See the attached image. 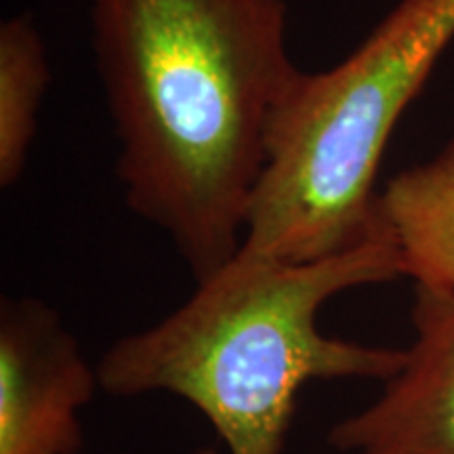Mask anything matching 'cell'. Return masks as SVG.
I'll list each match as a JSON object with an SVG mask.
<instances>
[{
	"label": "cell",
	"instance_id": "1",
	"mask_svg": "<svg viewBox=\"0 0 454 454\" xmlns=\"http://www.w3.org/2000/svg\"><path fill=\"white\" fill-rule=\"evenodd\" d=\"M127 207L196 282L240 251L276 112L301 72L284 0H87Z\"/></svg>",
	"mask_w": 454,
	"mask_h": 454
},
{
	"label": "cell",
	"instance_id": "2",
	"mask_svg": "<svg viewBox=\"0 0 454 454\" xmlns=\"http://www.w3.org/2000/svg\"><path fill=\"white\" fill-rule=\"evenodd\" d=\"M404 278L389 227L303 263L236 254L156 325L99 357L101 391L168 394L196 408L227 454H284L299 394L316 381H387L404 349L326 334L317 316L340 293Z\"/></svg>",
	"mask_w": 454,
	"mask_h": 454
},
{
	"label": "cell",
	"instance_id": "3",
	"mask_svg": "<svg viewBox=\"0 0 454 454\" xmlns=\"http://www.w3.org/2000/svg\"><path fill=\"white\" fill-rule=\"evenodd\" d=\"M452 43L454 0H397L343 61L301 72L271 122L238 254L303 263L381 234L385 150Z\"/></svg>",
	"mask_w": 454,
	"mask_h": 454
},
{
	"label": "cell",
	"instance_id": "4",
	"mask_svg": "<svg viewBox=\"0 0 454 454\" xmlns=\"http://www.w3.org/2000/svg\"><path fill=\"white\" fill-rule=\"evenodd\" d=\"M101 389L98 364L41 299L0 305V454H78L82 412Z\"/></svg>",
	"mask_w": 454,
	"mask_h": 454
},
{
	"label": "cell",
	"instance_id": "5",
	"mask_svg": "<svg viewBox=\"0 0 454 454\" xmlns=\"http://www.w3.org/2000/svg\"><path fill=\"white\" fill-rule=\"evenodd\" d=\"M412 340L371 404L328 431L339 454H454V293L414 286Z\"/></svg>",
	"mask_w": 454,
	"mask_h": 454
},
{
	"label": "cell",
	"instance_id": "6",
	"mask_svg": "<svg viewBox=\"0 0 454 454\" xmlns=\"http://www.w3.org/2000/svg\"><path fill=\"white\" fill-rule=\"evenodd\" d=\"M379 208L414 286L454 293V139L379 192Z\"/></svg>",
	"mask_w": 454,
	"mask_h": 454
},
{
	"label": "cell",
	"instance_id": "7",
	"mask_svg": "<svg viewBox=\"0 0 454 454\" xmlns=\"http://www.w3.org/2000/svg\"><path fill=\"white\" fill-rule=\"evenodd\" d=\"M51 84L43 34L30 13L0 24V185L13 187L27 167L38 112Z\"/></svg>",
	"mask_w": 454,
	"mask_h": 454
},
{
	"label": "cell",
	"instance_id": "8",
	"mask_svg": "<svg viewBox=\"0 0 454 454\" xmlns=\"http://www.w3.org/2000/svg\"><path fill=\"white\" fill-rule=\"evenodd\" d=\"M187 454H219V452L215 450V448H196V450H192Z\"/></svg>",
	"mask_w": 454,
	"mask_h": 454
}]
</instances>
